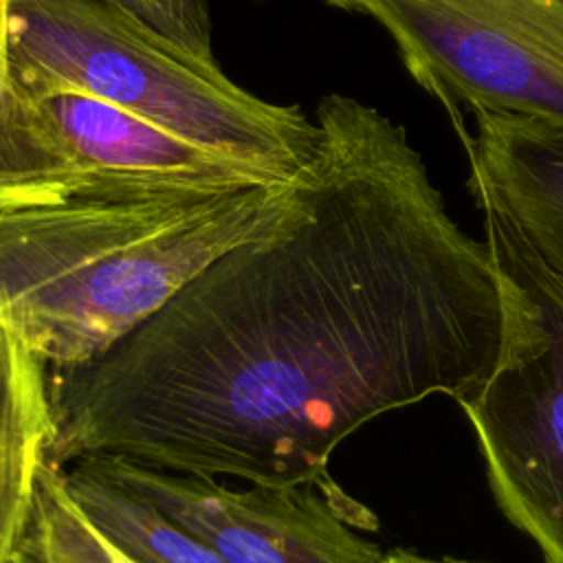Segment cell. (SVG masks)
<instances>
[{
	"label": "cell",
	"instance_id": "5b68a950",
	"mask_svg": "<svg viewBox=\"0 0 563 563\" xmlns=\"http://www.w3.org/2000/svg\"><path fill=\"white\" fill-rule=\"evenodd\" d=\"M376 22L409 77L453 117L563 125V0H323Z\"/></svg>",
	"mask_w": 563,
	"mask_h": 563
},
{
	"label": "cell",
	"instance_id": "9c48e42d",
	"mask_svg": "<svg viewBox=\"0 0 563 563\" xmlns=\"http://www.w3.org/2000/svg\"><path fill=\"white\" fill-rule=\"evenodd\" d=\"M53 431L48 365L0 325V563L26 523Z\"/></svg>",
	"mask_w": 563,
	"mask_h": 563
},
{
	"label": "cell",
	"instance_id": "6da1fadb",
	"mask_svg": "<svg viewBox=\"0 0 563 563\" xmlns=\"http://www.w3.org/2000/svg\"><path fill=\"white\" fill-rule=\"evenodd\" d=\"M314 121L273 224L99 356L48 369V464L321 482L367 420L488 378L506 306L486 242L451 218L402 125L336 92Z\"/></svg>",
	"mask_w": 563,
	"mask_h": 563
},
{
	"label": "cell",
	"instance_id": "277c9868",
	"mask_svg": "<svg viewBox=\"0 0 563 563\" xmlns=\"http://www.w3.org/2000/svg\"><path fill=\"white\" fill-rule=\"evenodd\" d=\"M506 306L488 378L457 405L497 506L545 563H563V279L495 211L479 209Z\"/></svg>",
	"mask_w": 563,
	"mask_h": 563
},
{
	"label": "cell",
	"instance_id": "5bb4252c",
	"mask_svg": "<svg viewBox=\"0 0 563 563\" xmlns=\"http://www.w3.org/2000/svg\"><path fill=\"white\" fill-rule=\"evenodd\" d=\"M383 563H479V561H460V559H429V556H420L407 550H394L389 554H385Z\"/></svg>",
	"mask_w": 563,
	"mask_h": 563
},
{
	"label": "cell",
	"instance_id": "ba28073f",
	"mask_svg": "<svg viewBox=\"0 0 563 563\" xmlns=\"http://www.w3.org/2000/svg\"><path fill=\"white\" fill-rule=\"evenodd\" d=\"M464 128L468 191L504 218L563 279V125L512 112H475Z\"/></svg>",
	"mask_w": 563,
	"mask_h": 563
},
{
	"label": "cell",
	"instance_id": "8fae6325",
	"mask_svg": "<svg viewBox=\"0 0 563 563\" xmlns=\"http://www.w3.org/2000/svg\"><path fill=\"white\" fill-rule=\"evenodd\" d=\"M7 563H139L75 501L59 466L37 473L26 523Z\"/></svg>",
	"mask_w": 563,
	"mask_h": 563
},
{
	"label": "cell",
	"instance_id": "52a82bcc",
	"mask_svg": "<svg viewBox=\"0 0 563 563\" xmlns=\"http://www.w3.org/2000/svg\"><path fill=\"white\" fill-rule=\"evenodd\" d=\"M26 95L77 178V196H220L277 183L108 101L75 90Z\"/></svg>",
	"mask_w": 563,
	"mask_h": 563
},
{
	"label": "cell",
	"instance_id": "7c38bea8",
	"mask_svg": "<svg viewBox=\"0 0 563 563\" xmlns=\"http://www.w3.org/2000/svg\"><path fill=\"white\" fill-rule=\"evenodd\" d=\"M4 15V0H0V185L79 194L77 178L11 70Z\"/></svg>",
	"mask_w": 563,
	"mask_h": 563
},
{
	"label": "cell",
	"instance_id": "30bf717a",
	"mask_svg": "<svg viewBox=\"0 0 563 563\" xmlns=\"http://www.w3.org/2000/svg\"><path fill=\"white\" fill-rule=\"evenodd\" d=\"M84 512L139 563H229L150 501L103 477L86 460L62 468Z\"/></svg>",
	"mask_w": 563,
	"mask_h": 563
},
{
	"label": "cell",
	"instance_id": "8992f818",
	"mask_svg": "<svg viewBox=\"0 0 563 563\" xmlns=\"http://www.w3.org/2000/svg\"><path fill=\"white\" fill-rule=\"evenodd\" d=\"M103 477L150 501L229 563H383L385 554L356 530L376 517L332 477L306 484L231 488L123 457H81Z\"/></svg>",
	"mask_w": 563,
	"mask_h": 563
},
{
	"label": "cell",
	"instance_id": "3957f363",
	"mask_svg": "<svg viewBox=\"0 0 563 563\" xmlns=\"http://www.w3.org/2000/svg\"><path fill=\"white\" fill-rule=\"evenodd\" d=\"M11 70L26 92L75 90L288 180L319 136L299 106L264 101L99 0H4Z\"/></svg>",
	"mask_w": 563,
	"mask_h": 563
},
{
	"label": "cell",
	"instance_id": "7a4b0ae2",
	"mask_svg": "<svg viewBox=\"0 0 563 563\" xmlns=\"http://www.w3.org/2000/svg\"><path fill=\"white\" fill-rule=\"evenodd\" d=\"M284 200L286 180L220 196L0 205V325L48 369L86 363L273 224Z\"/></svg>",
	"mask_w": 563,
	"mask_h": 563
},
{
	"label": "cell",
	"instance_id": "4fadbf2b",
	"mask_svg": "<svg viewBox=\"0 0 563 563\" xmlns=\"http://www.w3.org/2000/svg\"><path fill=\"white\" fill-rule=\"evenodd\" d=\"M150 26L178 48L216 62L207 0H99Z\"/></svg>",
	"mask_w": 563,
	"mask_h": 563
}]
</instances>
